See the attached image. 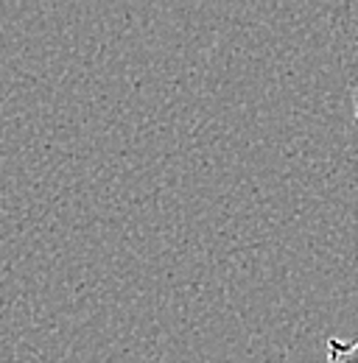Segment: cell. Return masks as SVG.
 Wrapping results in <instances>:
<instances>
[{
  "label": "cell",
  "instance_id": "1",
  "mask_svg": "<svg viewBox=\"0 0 358 363\" xmlns=\"http://www.w3.org/2000/svg\"><path fill=\"white\" fill-rule=\"evenodd\" d=\"M325 363H358V338L356 341H327V361Z\"/></svg>",
  "mask_w": 358,
  "mask_h": 363
},
{
  "label": "cell",
  "instance_id": "2",
  "mask_svg": "<svg viewBox=\"0 0 358 363\" xmlns=\"http://www.w3.org/2000/svg\"><path fill=\"white\" fill-rule=\"evenodd\" d=\"M356 118H358V95H356Z\"/></svg>",
  "mask_w": 358,
  "mask_h": 363
}]
</instances>
